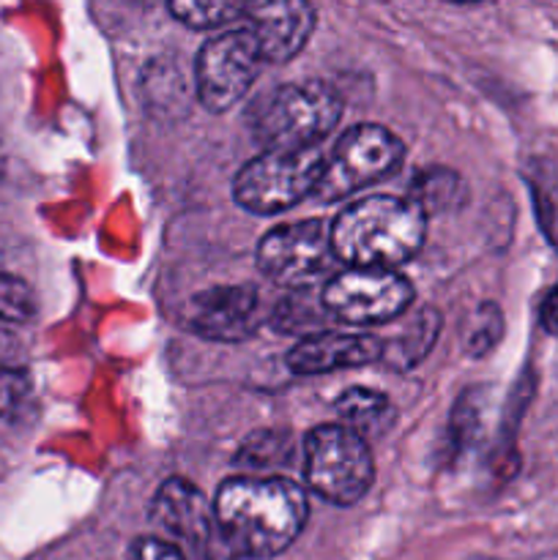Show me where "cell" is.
<instances>
[{"instance_id":"obj_1","label":"cell","mask_w":558,"mask_h":560,"mask_svg":"<svg viewBox=\"0 0 558 560\" xmlns=\"http://www.w3.org/2000/svg\"><path fill=\"white\" fill-rule=\"evenodd\" d=\"M219 536L239 560L274 558L304 530L310 503L284 476H235L213 498Z\"/></svg>"},{"instance_id":"obj_2","label":"cell","mask_w":558,"mask_h":560,"mask_svg":"<svg viewBox=\"0 0 558 560\" xmlns=\"http://www.w3.org/2000/svg\"><path fill=\"white\" fill-rule=\"evenodd\" d=\"M427 213L410 197L375 195L356 200L334 219V255L348 268H394L425 244Z\"/></svg>"},{"instance_id":"obj_3","label":"cell","mask_w":558,"mask_h":560,"mask_svg":"<svg viewBox=\"0 0 558 560\" xmlns=\"http://www.w3.org/2000/svg\"><path fill=\"white\" fill-rule=\"evenodd\" d=\"M342 118V98L328 82H288L255 104L252 131L266 151H310Z\"/></svg>"},{"instance_id":"obj_4","label":"cell","mask_w":558,"mask_h":560,"mask_svg":"<svg viewBox=\"0 0 558 560\" xmlns=\"http://www.w3.org/2000/svg\"><path fill=\"white\" fill-rule=\"evenodd\" d=\"M304 479L334 506H353L375 479L370 443L342 424L315 427L304 438Z\"/></svg>"},{"instance_id":"obj_5","label":"cell","mask_w":558,"mask_h":560,"mask_svg":"<svg viewBox=\"0 0 558 560\" xmlns=\"http://www.w3.org/2000/svg\"><path fill=\"white\" fill-rule=\"evenodd\" d=\"M323 164H326V156L321 148L260 153L235 175L233 200L257 217L288 211L299 206L304 197L315 195Z\"/></svg>"},{"instance_id":"obj_6","label":"cell","mask_w":558,"mask_h":560,"mask_svg":"<svg viewBox=\"0 0 558 560\" xmlns=\"http://www.w3.org/2000/svg\"><path fill=\"white\" fill-rule=\"evenodd\" d=\"M405 145L394 131L377 124H359L345 131L326 156L315 197L323 202H339L359 195L372 184H381L399 170Z\"/></svg>"},{"instance_id":"obj_7","label":"cell","mask_w":558,"mask_h":560,"mask_svg":"<svg viewBox=\"0 0 558 560\" xmlns=\"http://www.w3.org/2000/svg\"><path fill=\"white\" fill-rule=\"evenodd\" d=\"M321 299L334 320L372 326L405 315L414 288L394 268H342L323 284Z\"/></svg>"},{"instance_id":"obj_8","label":"cell","mask_w":558,"mask_h":560,"mask_svg":"<svg viewBox=\"0 0 558 560\" xmlns=\"http://www.w3.org/2000/svg\"><path fill=\"white\" fill-rule=\"evenodd\" d=\"M332 224L323 219L279 224L257 244V266L277 284L290 290H310L334 262Z\"/></svg>"},{"instance_id":"obj_9","label":"cell","mask_w":558,"mask_h":560,"mask_svg":"<svg viewBox=\"0 0 558 560\" xmlns=\"http://www.w3.org/2000/svg\"><path fill=\"white\" fill-rule=\"evenodd\" d=\"M260 49L246 27L208 38L197 52V96L208 113H228L249 93L260 74Z\"/></svg>"},{"instance_id":"obj_10","label":"cell","mask_w":558,"mask_h":560,"mask_svg":"<svg viewBox=\"0 0 558 560\" xmlns=\"http://www.w3.org/2000/svg\"><path fill=\"white\" fill-rule=\"evenodd\" d=\"M151 520L178 550L189 547L200 560H239L219 536L213 503L186 479H167L159 487Z\"/></svg>"},{"instance_id":"obj_11","label":"cell","mask_w":558,"mask_h":560,"mask_svg":"<svg viewBox=\"0 0 558 560\" xmlns=\"http://www.w3.org/2000/svg\"><path fill=\"white\" fill-rule=\"evenodd\" d=\"M260 299L246 284H217L189 301V328L211 342H244L257 331Z\"/></svg>"},{"instance_id":"obj_12","label":"cell","mask_w":558,"mask_h":560,"mask_svg":"<svg viewBox=\"0 0 558 560\" xmlns=\"http://www.w3.org/2000/svg\"><path fill=\"white\" fill-rule=\"evenodd\" d=\"M246 31L255 36L263 60L284 63L295 58L315 31V9L301 0H266L246 3Z\"/></svg>"},{"instance_id":"obj_13","label":"cell","mask_w":558,"mask_h":560,"mask_svg":"<svg viewBox=\"0 0 558 560\" xmlns=\"http://www.w3.org/2000/svg\"><path fill=\"white\" fill-rule=\"evenodd\" d=\"M383 355V342L375 334L323 331L306 337L288 353V366L295 375H328L350 366L375 364Z\"/></svg>"},{"instance_id":"obj_14","label":"cell","mask_w":558,"mask_h":560,"mask_svg":"<svg viewBox=\"0 0 558 560\" xmlns=\"http://www.w3.org/2000/svg\"><path fill=\"white\" fill-rule=\"evenodd\" d=\"M334 408H337L339 419H342V427H348L350 432H356L364 441L386 435L394 427V416H397L394 402L386 394L361 386H353L339 394Z\"/></svg>"},{"instance_id":"obj_15","label":"cell","mask_w":558,"mask_h":560,"mask_svg":"<svg viewBox=\"0 0 558 560\" xmlns=\"http://www.w3.org/2000/svg\"><path fill=\"white\" fill-rule=\"evenodd\" d=\"M438 331H441V315L432 306L414 312L408 326L394 339L383 342L381 361H386L388 366H394L399 372L410 370V366H416L430 353V348L438 339Z\"/></svg>"},{"instance_id":"obj_16","label":"cell","mask_w":558,"mask_h":560,"mask_svg":"<svg viewBox=\"0 0 558 560\" xmlns=\"http://www.w3.org/2000/svg\"><path fill=\"white\" fill-rule=\"evenodd\" d=\"M328 310L323 306L321 293L315 290H293V295H288L284 301H279L277 310H274L271 323L277 326V331L282 334H306V337H315L328 328ZM304 337V339H306Z\"/></svg>"},{"instance_id":"obj_17","label":"cell","mask_w":558,"mask_h":560,"mask_svg":"<svg viewBox=\"0 0 558 560\" xmlns=\"http://www.w3.org/2000/svg\"><path fill=\"white\" fill-rule=\"evenodd\" d=\"M293 454L295 443L293 438H290V432L263 430L255 432V435L241 446V452L235 454V465L252 470V474H268V470L288 468V465L293 463Z\"/></svg>"},{"instance_id":"obj_18","label":"cell","mask_w":558,"mask_h":560,"mask_svg":"<svg viewBox=\"0 0 558 560\" xmlns=\"http://www.w3.org/2000/svg\"><path fill=\"white\" fill-rule=\"evenodd\" d=\"M463 178L446 167L421 170L414 180V189H410V200H414L425 213L452 211V208H457L460 202H463Z\"/></svg>"},{"instance_id":"obj_19","label":"cell","mask_w":558,"mask_h":560,"mask_svg":"<svg viewBox=\"0 0 558 560\" xmlns=\"http://www.w3.org/2000/svg\"><path fill=\"white\" fill-rule=\"evenodd\" d=\"M528 186L542 233L558 249V173L550 164L536 162L528 173Z\"/></svg>"},{"instance_id":"obj_20","label":"cell","mask_w":558,"mask_h":560,"mask_svg":"<svg viewBox=\"0 0 558 560\" xmlns=\"http://www.w3.org/2000/svg\"><path fill=\"white\" fill-rule=\"evenodd\" d=\"M246 3H197V0H175L167 3V11L178 22L195 31H211V27L224 25V22L241 16L244 20Z\"/></svg>"},{"instance_id":"obj_21","label":"cell","mask_w":558,"mask_h":560,"mask_svg":"<svg viewBox=\"0 0 558 560\" xmlns=\"http://www.w3.org/2000/svg\"><path fill=\"white\" fill-rule=\"evenodd\" d=\"M36 317V295L31 284L11 273H0V320L27 323Z\"/></svg>"},{"instance_id":"obj_22","label":"cell","mask_w":558,"mask_h":560,"mask_svg":"<svg viewBox=\"0 0 558 560\" xmlns=\"http://www.w3.org/2000/svg\"><path fill=\"white\" fill-rule=\"evenodd\" d=\"M33 399V383L25 370L0 366V419H20Z\"/></svg>"},{"instance_id":"obj_23","label":"cell","mask_w":558,"mask_h":560,"mask_svg":"<svg viewBox=\"0 0 558 560\" xmlns=\"http://www.w3.org/2000/svg\"><path fill=\"white\" fill-rule=\"evenodd\" d=\"M503 334V315L496 304H485L476 315L474 328L468 331V350L481 355L501 339Z\"/></svg>"},{"instance_id":"obj_24","label":"cell","mask_w":558,"mask_h":560,"mask_svg":"<svg viewBox=\"0 0 558 560\" xmlns=\"http://www.w3.org/2000/svg\"><path fill=\"white\" fill-rule=\"evenodd\" d=\"M129 560H189V558H186L184 550L170 545L167 539L148 536V539H140L135 547H131Z\"/></svg>"},{"instance_id":"obj_25","label":"cell","mask_w":558,"mask_h":560,"mask_svg":"<svg viewBox=\"0 0 558 560\" xmlns=\"http://www.w3.org/2000/svg\"><path fill=\"white\" fill-rule=\"evenodd\" d=\"M539 320H542V328H545L547 334L558 337V282L553 284V290L545 295V301H542Z\"/></svg>"}]
</instances>
